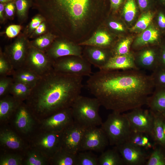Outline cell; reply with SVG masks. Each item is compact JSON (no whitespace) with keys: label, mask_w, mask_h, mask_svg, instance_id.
Wrapping results in <instances>:
<instances>
[{"label":"cell","mask_w":165,"mask_h":165,"mask_svg":"<svg viewBox=\"0 0 165 165\" xmlns=\"http://www.w3.org/2000/svg\"><path fill=\"white\" fill-rule=\"evenodd\" d=\"M86 83L101 106L120 113L146 105L155 89L151 75L139 69L99 70Z\"/></svg>","instance_id":"1"},{"label":"cell","mask_w":165,"mask_h":165,"mask_svg":"<svg viewBox=\"0 0 165 165\" xmlns=\"http://www.w3.org/2000/svg\"><path fill=\"white\" fill-rule=\"evenodd\" d=\"M83 77L53 69L41 77L26 100L32 112L40 115H52L71 107L80 95Z\"/></svg>","instance_id":"2"},{"label":"cell","mask_w":165,"mask_h":165,"mask_svg":"<svg viewBox=\"0 0 165 165\" xmlns=\"http://www.w3.org/2000/svg\"><path fill=\"white\" fill-rule=\"evenodd\" d=\"M100 106L96 97L79 95L71 107L74 121L85 128L101 126L103 122L99 113Z\"/></svg>","instance_id":"3"},{"label":"cell","mask_w":165,"mask_h":165,"mask_svg":"<svg viewBox=\"0 0 165 165\" xmlns=\"http://www.w3.org/2000/svg\"><path fill=\"white\" fill-rule=\"evenodd\" d=\"M101 126L111 145L116 146L127 142L132 131L124 113L112 111Z\"/></svg>","instance_id":"4"},{"label":"cell","mask_w":165,"mask_h":165,"mask_svg":"<svg viewBox=\"0 0 165 165\" xmlns=\"http://www.w3.org/2000/svg\"><path fill=\"white\" fill-rule=\"evenodd\" d=\"M91 64L81 56H69L54 60L53 69L57 72L82 77L92 74Z\"/></svg>","instance_id":"5"},{"label":"cell","mask_w":165,"mask_h":165,"mask_svg":"<svg viewBox=\"0 0 165 165\" xmlns=\"http://www.w3.org/2000/svg\"><path fill=\"white\" fill-rule=\"evenodd\" d=\"M141 108L134 109L124 114L132 130L143 133L150 136L154 121V113L150 109H144Z\"/></svg>","instance_id":"6"},{"label":"cell","mask_w":165,"mask_h":165,"mask_svg":"<svg viewBox=\"0 0 165 165\" xmlns=\"http://www.w3.org/2000/svg\"><path fill=\"white\" fill-rule=\"evenodd\" d=\"M53 62L47 54L32 47L28 50L23 66L42 77L53 69Z\"/></svg>","instance_id":"7"},{"label":"cell","mask_w":165,"mask_h":165,"mask_svg":"<svg viewBox=\"0 0 165 165\" xmlns=\"http://www.w3.org/2000/svg\"><path fill=\"white\" fill-rule=\"evenodd\" d=\"M108 144V138L101 127L86 128L83 135L79 152L90 151L102 152Z\"/></svg>","instance_id":"8"},{"label":"cell","mask_w":165,"mask_h":165,"mask_svg":"<svg viewBox=\"0 0 165 165\" xmlns=\"http://www.w3.org/2000/svg\"><path fill=\"white\" fill-rule=\"evenodd\" d=\"M74 121L61 132L60 148L74 154L79 152L85 129Z\"/></svg>","instance_id":"9"},{"label":"cell","mask_w":165,"mask_h":165,"mask_svg":"<svg viewBox=\"0 0 165 165\" xmlns=\"http://www.w3.org/2000/svg\"><path fill=\"white\" fill-rule=\"evenodd\" d=\"M125 164L142 165L145 164L149 156L144 150L128 142L115 146Z\"/></svg>","instance_id":"10"},{"label":"cell","mask_w":165,"mask_h":165,"mask_svg":"<svg viewBox=\"0 0 165 165\" xmlns=\"http://www.w3.org/2000/svg\"><path fill=\"white\" fill-rule=\"evenodd\" d=\"M73 122L70 107L53 114L44 121L43 125L48 131L61 132Z\"/></svg>","instance_id":"11"},{"label":"cell","mask_w":165,"mask_h":165,"mask_svg":"<svg viewBox=\"0 0 165 165\" xmlns=\"http://www.w3.org/2000/svg\"><path fill=\"white\" fill-rule=\"evenodd\" d=\"M61 132L49 131L38 138L36 145L44 153H48L51 157L60 148Z\"/></svg>","instance_id":"12"},{"label":"cell","mask_w":165,"mask_h":165,"mask_svg":"<svg viewBox=\"0 0 165 165\" xmlns=\"http://www.w3.org/2000/svg\"><path fill=\"white\" fill-rule=\"evenodd\" d=\"M139 69L135 63L133 55L130 52L123 55H113L101 69L126 70Z\"/></svg>","instance_id":"13"},{"label":"cell","mask_w":165,"mask_h":165,"mask_svg":"<svg viewBox=\"0 0 165 165\" xmlns=\"http://www.w3.org/2000/svg\"><path fill=\"white\" fill-rule=\"evenodd\" d=\"M32 112L26 104L21 102L16 110L15 124L20 131L27 133L31 129L33 121L31 116Z\"/></svg>","instance_id":"14"},{"label":"cell","mask_w":165,"mask_h":165,"mask_svg":"<svg viewBox=\"0 0 165 165\" xmlns=\"http://www.w3.org/2000/svg\"><path fill=\"white\" fill-rule=\"evenodd\" d=\"M134 59L136 65L139 69L141 68L152 72L158 68V53L153 49L143 50Z\"/></svg>","instance_id":"15"},{"label":"cell","mask_w":165,"mask_h":165,"mask_svg":"<svg viewBox=\"0 0 165 165\" xmlns=\"http://www.w3.org/2000/svg\"><path fill=\"white\" fill-rule=\"evenodd\" d=\"M47 54L54 60L67 56H81V51L78 46L68 42H61L54 44L49 48Z\"/></svg>","instance_id":"16"},{"label":"cell","mask_w":165,"mask_h":165,"mask_svg":"<svg viewBox=\"0 0 165 165\" xmlns=\"http://www.w3.org/2000/svg\"><path fill=\"white\" fill-rule=\"evenodd\" d=\"M28 51L24 42L21 40L16 41L9 47L6 56L15 70L24 65Z\"/></svg>","instance_id":"17"},{"label":"cell","mask_w":165,"mask_h":165,"mask_svg":"<svg viewBox=\"0 0 165 165\" xmlns=\"http://www.w3.org/2000/svg\"><path fill=\"white\" fill-rule=\"evenodd\" d=\"M146 105L153 112L165 116V88H155Z\"/></svg>","instance_id":"18"},{"label":"cell","mask_w":165,"mask_h":165,"mask_svg":"<svg viewBox=\"0 0 165 165\" xmlns=\"http://www.w3.org/2000/svg\"><path fill=\"white\" fill-rule=\"evenodd\" d=\"M12 76L14 81L24 83L32 88L35 86L41 77L24 66L15 70Z\"/></svg>","instance_id":"19"},{"label":"cell","mask_w":165,"mask_h":165,"mask_svg":"<svg viewBox=\"0 0 165 165\" xmlns=\"http://www.w3.org/2000/svg\"><path fill=\"white\" fill-rule=\"evenodd\" d=\"M86 50L87 61L95 67L101 69L112 56H109L101 47L91 46Z\"/></svg>","instance_id":"20"},{"label":"cell","mask_w":165,"mask_h":165,"mask_svg":"<svg viewBox=\"0 0 165 165\" xmlns=\"http://www.w3.org/2000/svg\"><path fill=\"white\" fill-rule=\"evenodd\" d=\"M153 112L154 121L150 137L156 145H158L165 149V134L163 128L165 116L160 114Z\"/></svg>","instance_id":"21"},{"label":"cell","mask_w":165,"mask_h":165,"mask_svg":"<svg viewBox=\"0 0 165 165\" xmlns=\"http://www.w3.org/2000/svg\"><path fill=\"white\" fill-rule=\"evenodd\" d=\"M20 102L11 94L2 97L0 101V118L1 120L7 119L12 113L15 112Z\"/></svg>","instance_id":"22"},{"label":"cell","mask_w":165,"mask_h":165,"mask_svg":"<svg viewBox=\"0 0 165 165\" xmlns=\"http://www.w3.org/2000/svg\"><path fill=\"white\" fill-rule=\"evenodd\" d=\"M149 136L143 133L132 130L127 142L144 150L153 149L156 145L151 142Z\"/></svg>","instance_id":"23"},{"label":"cell","mask_w":165,"mask_h":165,"mask_svg":"<svg viewBox=\"0 0 165 165\" xmlns=\"http://www.w3.org/2000/svg\"><path fill=\"white\" fill-rule=\"evenodd\" d=\"M98 165H123L125 164L119 153L115 149L103 152L98 157Z\"/></svg>","instance_id":"24"},{"label":"cell","mask_w":165,"mask_h":165,"mask_svg":"<svg viewBox=\"0 0 165 165\" xmlns=\"http://www.w3.org/2000/svg\"><path fill=\"white\" fill-rule=\"evenodd\" d=\"M0 141L5 146L13 150L20 149L23 145L21 139L15 133L8 130L1 131Z\"/></svg>","instance_id":"25"},{"label":"cell","mask_w":165,"mask_h":165,"mask_svg":"<svg viewBox=\"0 0 165 165\" xmlns=\"http://www.w3.org/2000/svg\"><path fill=\"white\" fill-rule=\"evenodd\" d=\"M32 89V88L24 83L14 81L9 94L18 101L22 102L28 98Z\"/></svg>","instance_id":"26"},{"label":"cell","mask_w":165,"mask_h":165,"mask_svg":"<svg viewBox=\"0 0 165 165\" xmlns=\"http://www.w3.org/2000/svg\"><path fill=\"white\" fill-rule=\"evenodd\" d=\"M159 33L156 29L149 27L146 29L137 39L134 46L139 48L156 42L158 38Z\"/></svg>","instance_id":"27"},{"label":"cell","mask_w":165,"mask_h":165,"mask_svg":"<svg viewBox=\"0 0 165 165\" xmlns=\"http://www.w3.org/2000/svg\"><path fill=\"white\" fill-rule=\"evenodd\" d=\"M76 155L60 148L51 157L52 163L55 165H76Z\"/></svg>","instance_id":"28"},{"label":"cell","mask_w":165,"mask_h":165,"mask_svg":"<svg viewBox=\"0 0 165 165\" xmlns=\"http://www.w3.org/2000/svg\"><path fill=\"white\" fill-rule=\"evenodd\" d=\"M111 38L109 35L103 31L96 33L89 40L82 42L79 45L93 46L103 48L110 44Z\"/></svg>","instance_id":"29"},{"label":"cell","mask_w":165,"mask_h":165,"mask_svg":"<svg viewBox=\"0 0 165 165\" xmlns=\"http://www.w3.org/2000/svg\"><path fill=\"white\" fill-rule=\"evenodd\" d=\"M76 165H98V157L90 151L79 152L76 155Z\"/></svg>","instance_id":"30"},{"label":"cell","mask_w":165,"mask_h":165,"mask_svg":"<svg viewBox=\"0 0 165 165\" xmlns=\"http://www.w3.org/2000/svg\"><path fill=\"white\" fill-rule=\"evenodd\" d=\"M146 165H165V149L156 147L149 155Z\"/></svg>","instance_id":"31"},{"label":"cell","mask_w":165,"mask_h":165,"mask_svg":"<svg viewBox=\"0 0 165 165\" xmlns=\"http://www.w3.org/2000/svg\"><path fill=\"white\" fill-rule=\"evenodd\" d=\"M15 69L7 56L1 54L0 57V76H12Z\"/></svg>","instance_id":"32"},{"label":"cell","mask_w":165,"mask_h":165,"mask_svg":"<svg viewBox=\"0 0 165 165\" xmlns=\"http://www.w3.org/2000/svg\"><path fill=\"white\" fill-rule=\"evenodd\" d=\"M137 12L135 0H127L124 5L123 13L125 20L128 22L134 19Z\"/></svg>","instance_id":"33"},{"label":"cell","mask_w":165,"mask_h":165,"mask_svg":"<svg viewBox=\"0 0 165 165\" xmlns=\"http://www.w3.org/2000/svg\"><path fill=\"white\" fill-rule=\"evenodd\" d=\"M153 14L148 11L143 14L138 21L132 28V30H144L146 29L151 22Z\"/></svg>","instance_id":"34"},{"label":"cell","mask_w":165,"mask_h":165,"mask_svg":"<svg viewBox=\"0 0 165 165\" xmlns=\"http://www.w3.org/2000/svg\"><path fill=\"white\" fill-rule=\"evenodd\" d=\"M151 75L155 88H165V69L157 68Z\"/></svg>","instance_id":"35"},{"label":"cell","mask_w":165,"mask_h":165,"mask_svg":"<svg viewBox=\"0 0 165 165\" xmlns=\"http://www.w3.org/2000/svg\"><path fill=\"white\" fill-rule=\"evenodd\" d=\"M46 159L43 155L36 151H32L28 154L25 161L27 165H43L45 164Z\"/></svg>","instance_id":"36"},{"label":"cell","mask_w":165,"mask_h":165,"mask_svg":"<svg viewBox=\"0 0 165 165\" xmlns=\"http://www.w3.org/2000/svg\"><path fill=\"white\" fill-rule=\"evenodd\" d=\"M14 82L12 77L9 76L0 77V97H2L9 94V92Z\"/></svg>","instance_id":"37"},{"label":"cell","mask_w":165,"mask_h":165,"mask_svg":"<svg viewBox=\"0 0 165 165\" xmlns=\"http://www.w3.org/2000/svg\"><path fill=\"white\" fill-rule=\"evenodd\" d=\"M131 42L130 38H126L120 42L114 50L113 56L123 55L130 53Z\"/></svg>","instance_id":"38"},{"label":"cell","mask_w":165,"mask_h":165,"mask_svg":"<svg viewBox=\"0 0 165 165\" xmlns=\"http://www.w3.org/2000/svg\"><path fill=\"white\" fill-rule=\"evenodd\" d=\"M22 163L21 158L16 155H6L0 159V165H19Z\"/></svg>","instance_id":"39"},{"label":"cell","mask_w":165,"mask_h":165,"mask_svg":"<svg viewBox=\"0 0 165 165\" xmlns=\"http://www.w3.org/2000/svg\"><path fill=\"white\" fill-rule=\"evenodd\" d=\"M51 43V40L45 37L39 38L37 39L33 44L34 47L42 52L49 46Z\"/></svg>","instance_id":"40"},{"label":"cell","mask_w":165,"mask_h":165,"mask_svg":"<svg viewBox=\"0 0 165 165\" xmlns=\"http://www.w3.org/2000/svg\"><path fill=\"white\" fill-rule=\"evenodd\" d=\"M16 5L18 14L21 16L24 15L28 3L27 0H16Z\"/></svg>","instance_id":"41"},{"label":"cell","mask_w":165,"mask_h":165,"mask_svg":"<svg viewBox=\"0 0 165 165\" xmlns=\"http://www.w3.org/2000/svg\"><path fill=\"white\" fill-rule=\"evenodd\" d=\"M21 29L20 25H12L9 26L6 30V34L9 37L12 38L16 36Z\"/></svg>","instance_id":"42"},{"label":"cell","mask_w":165,"mask_h":165,"mask_svg":"<svg viewBox=\"0 0 165 165\" xmlns=\"http://www.w3.org/2000/svg\"><path fill=\"white\" fill-rule=\"evenodd\" d=\"M162 48L158 53V68L165 69V47Z\"/></svg>","instance_id":"43"},{"label":"cell","mask_w":165,"mask_h":165,"mask_svg":"<svg viewBox=\"0 0 165 165\" xmlns=\"http://www.w3.org/2000/svg\"><path fill=\"white\" fill-rule=\"evenodd\" d=\"M15 6L12 3L7 4L5 7V11L7 15L9 16H12L14 13Z\"/></svg>","instance_id":"44"},{"label":"cell","mask_w":165,"mask_h":165,"mask_svg":"<svg viewBox=\"0 0 165 165\" xmlns=\"http://www.w3.org/2000/svg\"><path fill=\"white\" fill-rule=\"evenodd\" d=\"M41 19L38 17L33 18L31 23V29L32 30L36 29L41 24Z\"/></svg>","instance_id":"45"},{"label":"cell","mask_w":165,"mask_h":165,"mask_svg":"<svg viewBox=\"0 0 165 165\" xmlns=\"http://www.w3.org/2000/svg\"><path fill=\"white\" fill-rule=\"evenodd\" d=\"M158 23L159 26L162 28H165V15L162 13H159L158 18Z\"/></svg>","instance_id":"46"},{"label":"cell","mask_w":165,"mask_h":165,"mask_svg":"<svg viewBox=\"0 0 165 165\" xmlns=\"http://www.w3.org/2000/svg\"><path fill=\"white\" fill-rule=\"evenodd\" d=\"M110 26L112 29L119 31H123L124 28L123 25L115 22H111L109 23Z\"/></svg>","instance_id":"47"},{"label":"cell","mask_w":165,"mask_h":165,"mask_svg":"<svg viewBox=\"0 0 165 165\" xmlns=\"http://www.w3.org/2000/svg\"><path fill=\"white\" fill-rule=\"evenodd\" d=\"M138 2L140 8L144 9L148 6V0H138Z\"/></svg>","instance_id":"48"},{"label":"cell","mask_w":165,"mask_h":165,"mask_svg":"<svg viewBox=\"0 0 165 165\" xmlns=\"http://www.w3.org/2000/svg\"><path fill=\"white\" fill-rule=\"evenodd\" d=\"M46 26L43 23L41 24L36 29V33L38 34L43 33L45 30Z\"/></svg>","instance_id":"49"},{"label":"cell","mask_w":165,"mask_h":165,"mask_svg":"<svg viewBox=\"0 0 165 165\" xmlns=\"http://www.w3.org/2000/svg\"><path fill=\"white\" fill-rule=\"evenodd\" d=\"M122 0H110L111 5L114 9L117 8L121 4Z\"/></svg>","instance_id":"50"},{"label":"cell","mask_w":165,"mask_h":165,"mask_svg":"<svg viewBox=\"0 0 165 165\" xmlns=\"http://www.w3.org/2000/svg\"><path fill=\"white\" fill-rule=\"evenodd\" d=\"M4 9V5L2 4H0V16L1 18L2 17V13Z\"/></svg>","instance_id":"51"},{"label":"cell","mask_w":165,"mask_h":165,"mask_svg":"<svg viewBox=\"0 0 165 165\" xmlns=\"http://www.w3.org/2000/svg\"><path fill=\"white\" fill-rule=\"evenodd\" d=\"M11 0H0V1L2 3H4Z\"/></svg>","instance_id":"52"},{"label":"cell","mask_w":165,"mask_h":165,"mask_svg":"<svg viewBox=\"0 0 165 165\" xmlns=\"http://www.w3.org/2000/svg\"><path fill=\"white\" fill-rule=\"evenodd\" d=\"M162 0L163 1V2H164V3H165V0Z\"/></svg>","instance_id":"53"}]
</instances>
